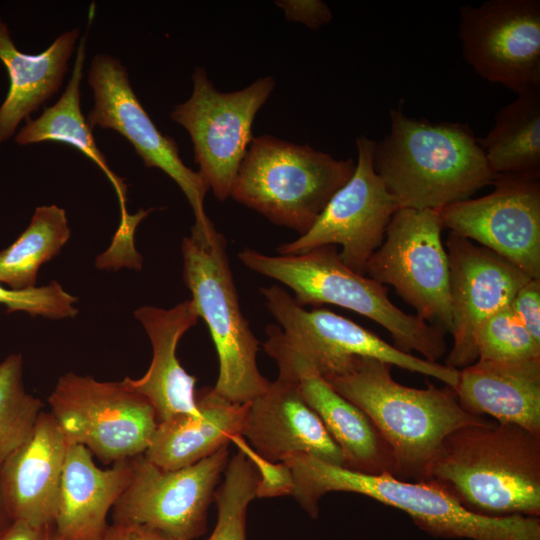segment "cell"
<instances>
[{
	"label": "cell",
	"instance_id": "cell-1",
	"mask_svg": "<svg viewBox=\"0 0 540 540\" xmlns=\"http://www.w3.org/2000/svg\"><path fill=\"white\" fill-rule=\"evenodd\" d=\"M389 119L373 166L400 208L437 210L496 180L469 125L416 119L399 107Z\"/></svg>",
	"mask_w": 540,
	"mask_h": 540
},
{
	"label": "cell",
	"instance_id": "cell-2",
	"mask_svg": "<svg viewBox=\"0 0 540 540\" xmlns=\"http://www.w3.org/2000/svg\"><path fill=\"white\" fill-rule=\"evenodd\" d=\"M424 479L475 514L540 517V436L489 421L462 427L444 440Z\"/></svg>",
	"mask_w": 540,
	"mask_h": 540
},
{
	"label": "cell",
	"instance_id": "cell-3",
	"mask_svg": "<svg viewBox=\"0 0 540 540\" xmlns=\"http://www.w3.org/2000/svg\"><path fill=\"white\" fill-rule=\"evenodd\" d=\"M391 367L356 356L341 372L324 379L363 411L384 438L394 459V476L422 480L451 433L488 420L466 412L454 388L431 383L425 389L408 387L393 379Z\"/></svg>",
	"mask_w": 540,
	"mask_h": 540
},
{
	"label": "cell",
	"instance_id": "cell-4",
	"mask_svg": "<svg viewBox=\"0 0 540 540\" xmlns=\"http://www.w3.org/2000/svg\"><path fill=\"white\" fill-rule=\"evenodd\" d=\"M284 463L294 480L292 496L313 519L319 515V501L325 494L342 491L358 493L405 512L419 529L433 537L540 540V517L475 514L433 480L362 473L305 454L290 457Z\"/></svg>",
	"mask_w": 540,
	"mask_h": 540
},
{
	"label": "cell",
	"instance_id": "cell-5",
	"mask_svg": "<svg viewBox=\"0 0 540 540\" xmlns=\"http://www.w3.org/2000/svg\"><path fill=\"white\" fill-rule=\"evenodd\" d=\"M237 256L250 270L290 288L301 307L332 304L352 310L384 327L397 349L417 351L428 361L437 362L446 352L442 330L395 306L386 286L348 268L333 245L277 256L244 248Z\"/></svg>",
	"mask_w": 540,
	"mask_h": 540
},
{
	"label": "cell",
	"instance_id": "cell-6",
	"mask_svg": "<svg viewBox=\"0 0 540 540\" xmlns=\"http://www.w3.org/2000/svg\"><path fill=\"white\" fill-rule=\"evenodd\" d=\"M355 166L352 158L336 159L307 144L261 135L248 147L231 197L303 235L351 178Z\"/></svg>",
	"mask_w": 540,
	"mask_h": 540
},
{
	"label": "cell",
	"instance_id": "cell-7",
	"mask_svg": "<svg viewBox=\"0 0 540 540\" xmlns=\"http://www.w3.org/2000/svg\"><path fill=\"white\" fill-rule=\"evenodd\" d=\"M181 249L185 284L218 354L213 389L232 403H249L271 382L257 366L259 343L241 311L225 238L217 230L210 237L191 234L183 239Z\"/></svg>",
	"mask_w": 540,
	"mask_h": 540
},
{
	"label": "cell",
	"instance_id": "cell-8",
	"mask_svg": "<svg viewBox=\"0 0 540 540\" xmlns=\"http://www.w3.org/2000/svg\"><path fill=\"white\" fill-rule=\"evenodd\" d=\"M48 403L67 443L86 447L104 464L144 454L158 424L152 405L121 381L69 372Z\"/></svg>",
	"mask_w": 540,
	"mask_h": 540
},
{
	"label": "cell",
	"instance_id": "cell-9",
	"mask_svg": "<svg viewBox=\"0 0 540 540\" xmlns=\"http://www.w3.org/2000/svg\"><path fill=\"white\" fill-rule=\"evenodd\" d=\"M193 92L170 113L193 143L198 173L220 201L231 196L240 165L253 139L254 118L274 89L271 76L234 92H220L206 71L192 75Z\"/></svg>",
	"mask_w": 540,
	"mask_h": 540
},
{
	"label": "cell",
	"instance_id": "cell-10",
	"mask_svg": "<svg viewBox=\"0 0 540 540\" xmlns=\"http://www.w3.org/2000/svg\"><path fill=\"white\" fill-rule=\"evenodd\" d=\"M443 228L436 210L399 208L383 243L369 258L365 275L392 285L419 318L451 333L450 271L441 239Z\"/></svg>",
	"mask_w": 540,
	"mask_h": 540
},
{
	"label": "cell",
	"instance_id": "cell-11",
	"mask_svg": "<svg viewBox=\"0 0 540 540\" xmlns=\"http://www.w3.org/2000/svg\"><path fill=\"white\" fill-rule=\"evenodd\" d=\"M228 446L176 470L161 469L144 454L132 458V478L111 510L112 522L141 526L172 540L202 536L230 458Z\"/></svg>",
	"mask_w": 540,
	"mask_h": 540
},
{
	"label": "cell",
	"instance_id": "cell-12",
	"mask_svg": "<svg viewBox=\"0 0 540 540\" xmlns=\"http://www.w3.org/2000/svg\"><path fill=\"white\" fill-rule=\"evenodd\" d=\"M268 311L285 336L323 378L341 372L353 357H369L436 378L454 388L459 370L405 353L373 332L334 312L306 310L278 285L261 288Z\"/></svg>",
	"mask_w": 540,
	"mask_h": 540
},
{
	"label": "cell",
	"instance_id": "cell-13",
	"mask_svg": "<svg viewBox=\"0 0 540 540\" xmlns=\"http://www.w3.org/2000/svg\"><path fill=\"white\" fill-rule=\"evenodd\" d=\"M375 141L356 139L358 160L351 178L332 196L313 226L296 240L280 244L278 255H299L340 245L339 257L354 272L365 275L371 255L384 241L387 226L400 208L373 166Z\"/></svg>",
	"mask_w": 540,
	"mask_h": 540
},
{
	"label": "cell",
	"instance_id": "cell-14",
	"mask_svg": "<svg viewBox=\"0 0 540 540\" xmlns=\"http://www.w3.org/2000/svg\"><path fill=\"white\" fill-rule=\"evenodd\" d=\"M459 12L462 55L480 77L516 95L540 89L539 0H489Z\"/></svg>",
	"mask_w": 540,
	"mask_h": 540
},
{
	"label": "cell",
	"instance_id": "cell-15",
	"mask_svg": "<svg viewBox=\"0 0 540 540\" xmlns=\"http://www.w3.org/2000/svg\"><path fill=\"white\" fill-rule=\"evenodd\" d=\"M94 105L87 115L91 129H113L126 138L148 168H159L172 178L188 199L195 223L192 229L207 232L214 225L204 209L209 187L198 172L179 156L176 141L163 135L134 93L126 68L107 54H97L88 72Z\"/></svg>",
	"mask_w": 540,
	"mask_h": 540
},
{
	"label": "cell",
	"instance_id": "cell-16",
	"mask_svg": "<svg viewBox=\"0 0 540 540\" xmlns=\"http://www.w3.org/2000/svg\"><path fill=\"white\" fill-rule=\"evenodd\" d=\"M493 184L485 196L437 209L442 225L540 279L539 178L501 175Z\"/></svg>",
	"mask_w": 540,
	"mask_h": 540
},
{
	"label": "cell",
	"instance_id": "cell-17",
	"mask_svg": "<svg viewBox=\"0 0 540 540\" xmlns=\"http://www.w3.org/2000/svg\"><path fill=\"white\" fill-rule=\"evenodd\" d=\"M266 334L263 348L276 361L278 377L290 382L320 418L341 449L345 468L394 476L391 450L366 414L332 388L277 324L268 325Z\"/></svg>",
	"mask_w": 540,
	"mask_h": 540
},
{
	"label": "cell",
	"instance_id": "cell-18",
	"mask_svg": "<svg viewBox=\"0 0 540 540\" xmlns=\"http://www.w3.org/2000/svg\"><path fill=\"white\" fill-rule=\"evenodd\" d=\"M446 247L453 345L445 365L461 370L478 359L475 336L481 324L509 306L532 278L498 254L456 233L450 232Z\"/></svg>",
	"mask_w": 540,
	"mask_h": 540
},
{
	"label": "cell",
	"instance_id": "cell-19",
	"mask_svg": "<svg viewBox=\"0 0 540 540\" xmlns=\"http://www.w3.org/2000/svg\"><path fill=\"white\" fill-rule=\"evenodd\" d=\"M242 436L271 462L305 454L345 467L341 449L320 418L281 377L248 403Z\"/></svg>",
	"mask_w": 540,
	"mask_h": 540
},
{
	"label": "cell",
	"instance_id": "cell-20",
	"mask_svg": "<svg viewBox=\"0 0 540 540\" xmlns=\"http://www.w3.org/2000/svg\"><path fill=\"white\" fill-rule=\"evenodd\" d=\"M68 446L52 414L42 411L30 437L0 464V489L12 520L54 525Z\"/></svg>",
	"mask_w": 540,
	"mask_h": 540
},
{
	"label": "cell",
	"instance_id": "cell-21",
	"mask_svg": "<svg viewBox=\"0 0 540 540\" xmlns=\"http://www.w3.org/2000/svg\"><path fill=\"white\" fill-rule=\"evenodd\" d=\"M134 315L150 339L152 360L141 378L126 377L122 384L152 405L158 423L178 414H197L196 378L183 369L176 356L181 337L200 318L194 302L185 300L169 309L143 306Z\"/></svg>",
	"mask_w": 540,
	"mask_h": 540
},
{
	"label": "cell",
	"instance_id": "cell-22",
	"mask_svg": "<svg viewBox=\"0 0 540 540\" xmlns=\"http://www.w3.org/2000/svg\"><path fill=\"white\" fill-rule=\"evenodd\" d=\"M92 456L82 445L68 446L54 521L57 540H100L109 511L131 481L132 458L101 469Z\"/></svg>",
	"mask_w": 540,
	"mask_h": 540
},
{
	"label": "cell",
	"instance_id": "cell-23",
	"mask_svg": "<svg viewBox=\"0 0 540 540\" xmlns=\"http://www.w3.org/2000/svg\"><path fill=\"white\" fill-rule=\"evenodd\" d=\"M468 413L489 415L540 436V358L520 361L477 359L459 370L454 388Z\"/></svg>",
	"mask_w": 540,
	"mask_h": 540
},
{
	"label": "cell",
	"instance_id": "cell-24",
	"mask_svg": "<svg viewBox=\"0 0 540 540\" xmlns=\"http://www.w3.org/2000/svg\"><path fill=\"white\" fill-rule=\"evenodd\" d=\"M197 414H178L157 424L144 456L164 470L193 465L242 435L248 403H232L213 388L200 390Z\"/></svg>",
	"mask_w": 540,
	"mask_h": 540
},
{
	"label": "cell",
	"instance_id": "cell-25",
	"mask_svg": "<svg viewBox=\"0 0 540 540\" xmlns=\"http://www.w3.org/2000/svg\"><path fill=\"white\" fill-rule=\"evenodd\" d=\"M79 33V28L67 31L42 53L30 55L16 48L7 25L0 19V60L10 79L0 107V146L13 135L21 120L59 90Z\"/></svg>",
	"mask_w": 540,
	"mask_h": 540
},
{
	"label": "cell",
	"instance_id": "cell-26",
	"mask_svg": "<svg viewBox=\"0 0 540 540\" xmlns=\"http://www.w3.org/2000/svg\"><path fill=\"white\" fill-rule=\"evenodd\" d=\"M86 40L87 32L78 44L72 74L60 99L53 106L45 109L37 119L27 118L26 124L16 135L15 141L20 145L58 142L79 150L109 178L117 193L121 220H123L129 216L126 209L127 185L110 169L80 108V83L86 56Z\"/></svg>",
	"mask_w": 540,
	"mask_h": 540
},
{
	"label": "cell",
	"instance_id": "cell-27",
	"mask_svg": "<svg viewBox=\"0 0 540 540\" xmlns=\"http://www.w3.org/2000/svg\"><path fill=\"white\" fill-rule=\"evenodd\" d=\"M486 162L498 177L540 175V89L518 94L502 107L484 138L478 139Z\"/></svg>",
	"mask_w": 540,
	"mask_h": 540
},
{
	"label": "cell",
	"instance_id": "cell-28",
	"mask_svg": "<svg viewBox=\"0 0 540 540\" xmlns=\"http://www.w3.org/2000/svg\"><path fill=\"white\" fill-rule=\"evenodd\" d=\"M69 237L63 208L37 207L27 228L0 251V284L14 290L36 287L39 268L60 253Z\"/></svg>",
	"mask_w": 540,
	"mask_h": 540
},
{
	"label": "cell",
	"instance_id": "cell-29",
	"mask_svg": "<svg viewBox=\"0 0 540 540\" xmlns=\"http://www.w3.org/2000/svg\"><path fill=\"white\" fill-rule=\"evenodd\" d=\"M21 354L0 363V464L32 434L42 410L39 398L24 387Z\"/></svg>",
	"mask_w": 540,
	"mask_h": 540
},
{
	"label": "cell",
	"instance_id": "cell-30",
	"mask_svg": "<svg viewBox=\"0 0 540 540\" xmlns=\"http://www.w3.org/2000/svg\"><path fill=\"white\" fill-rule=\"evenodd\" d=\"M258 481L255 466L243 452L238 450L229 458L224 479L214 493L216 526L206 540H247V509L256 498Z\"/></svg>",
	"mask_w": 540,
	"mask_h": 540
},
{
	"label": "cell",
	"instance_id": "cell-31",
	"mask_svg": "<svg viewBox=\"0 0 540 540\" xmlns=\"http://www.w3.org/2000/svg\"><path fill=\"white\" fill-rule=\"evenodd\" d=\"M478 359L520 361L540 358L536 343L509 306L496 312L478 328L475 336Z\"/></svg>",
	"mask_w": 540,
	"mask_h": 540
},
{
	"label": "cell",
	"instance_id": "cell-32",
	"mask_svg": "<svg viewBox=\"0 0 540 540\" xmlns=\"http://www.w3.org/2000/svg\"><path fill=\"white\" fill-rule=\"evenodd\" d=\"M77 298L56 281L41 287L14 290L0 284V304L7 312L24 311L31 316L50 319L73 318L78 313Z\"/></svg>",
	"mask_w": 540,
	"mask_h": 540
},
{
	"label": "cell",
	"instance_id": "cell-33",
	"mask_svg": "<svg viewBox=\"0 0 540 540\" xmlns=\"http://www.w3.org/2000/svg\"><path fill=\"white\" fill-rule=\"evenodd\" d=\"M231 442L248 457L259 474L256 498L292 495L294 480L289 467L285 463L271 462L260 456L243 439L242 435L234 436Z\"/></svg>",
	"mask_w": 540,
	"mask_h": 540
},
{
	"label": "cell",
	"instance_id": "cell-34",
	"mask_svg": "<svg viewBox=\"0 0 540 540\" xmlns=\"http://www.w3.org/2000/svg\"><path fill=\"white\" fill-rule=\"evenodd\" d=\"M510 307L534 341L540 344V279H530L514 296Z\"/></svg>",
	"mask_w": 540,
	"mask_h": 540
},
{
	"label": "cell",
	"instance_id": "cell-35",
	"mask_svg": "<svg viewBox=\"0 0 540 540\" xmlns=\"http://www.w3.org/2000/svg\"><path fill=\"white\" fill-rule=\"evenodd\" d=\"M285 17L311 29H318L332 19L329 6L321 0H280L276 1Z\"/></svg>",
	"mask_w": 540,
	"mask_h": 540
},
{
	"label": "cell",
	"instance_id": "cell-36",
	"mask_svg": "<svg viewBox=\"0 0 540 540\" xmlns=\"http://www.w3.org/2000/svg\"><path fill=\"white\" fill-rule=\"evenodd\" d=\"M0 540H57L54 525H33L13 520L1 533Z\"/></svg>",
	"mask_w": 540,
	"mask_h": 540
},
{
	"label": "cell",
	"instance_id": "cell-37",
	"mask_svg": "<svg viewBox=\"0 0 540 540\" xmlns=\"http://www.w3.org/2000/svg\"><path fill=\"white\" fill-rule=\"evenodd\" d=\"M100 540H172L147 528L111 523Z\"/></svg>",
	"mask_w": 540,
	"mask_h": 540
},
{
	"label": "cell",
	"instance_id": "cell-38",
	"mask_svg": "<svg viewBox=\"0 0 540 540\" xmlns=\"http://www.w3.org/2000/svg\"><path fill=\"white\" fill-rule=\"evenodd\" d=\"M0 489V533L12 522Z\"/></svg>",
	"mask_w": 540,
	"mask_h": 540
}]
</instances>
